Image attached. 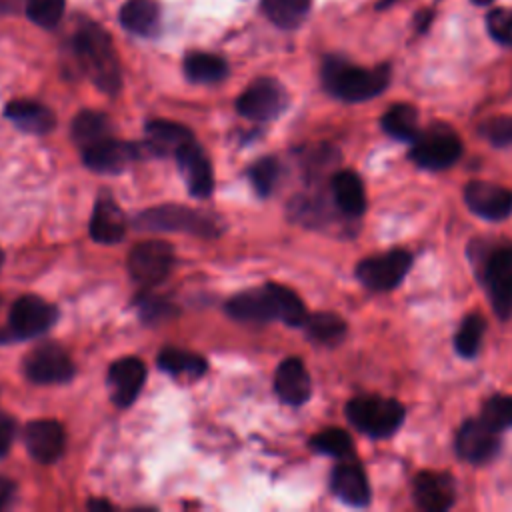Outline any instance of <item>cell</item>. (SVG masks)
I'll list each match as a JSON object with an SVG mask.
<instances>
[{"label":"cell","mask_w":512,"mask_h":512,"mask_svg":"<svg viewBox=\"0 0 512 512\" xmlns=\"http://www.w3.org/2000/svg\"><path fill=\"white\" fill-rule=\"evenodd\" d=\"M226 310L232 318L248 320V322H268L276 318V310L266 286L232 296L226 302Z\"/></svg>","instance_id":"obj_24"},{"label":"cell","mask_w":512,"mask_h":512,"mask_svg":"<svg viewBox=\"0 0 512 512\" xmlns=\"http://www.w3.org/2000/svg\"><path fill=\"white\" fill-rule=\"evenodd\" d=\"M500 450V432L490 428L482 418H468L456 434V452L462 460L484 464Z\"/></svg>","instance_id":"obj_12"},{"label":"cell","mask_w":512,"mask_h":512,"mask_svg":"<svg viewBox=\"0 0 512 512\" xmlns=\"http://www.w3.org/2000/svg\"><path fill=\"white\" fill-rule=\"evenodd\" d=\"M486 332V320L480 314H468L454 336V348L462 358H474L480 350Z\"/></svg>","instance_id":"obj_34"},{"label":"cell","mask_w":512,"mask_h":512,"mask_svg":"<svg viewBox=\"0 0 512 512\" xmlns=\"http://www.w3.org/2000/svg\"><path fill=\"white\" fill-rule=\"evenodd\" d=\"M58 310L46 302L40 296L26 294L20 296L8 316V326L4 332H0V340H24V338H34L42 332H46L54 322H56Z\"/></svg>","instance_id":"obj_7"},{"label":"cell","mask_w":512,"mask_h":512,"mask_svg":"<svg viewBox=\"0 0 512 512\" xmlns=\"http://www.w3.org/2000/svg\"><path fill=\"white\" fill-rule=\"evenodd\" d=\"M382 130L392 136L394 140H402V142H412L416 138L418 130V110L410 104H392L382 120H380Z\"/></svg>","instance_id":"obj_28"},{"label":"cell","mask_w":512,"mask_h":512,"mask_svg":"<svg viewBox=\"0 0 512 512\" xmlns=\"http://www.w3.org/2000/svg\"><path fill=\"white\" fill-rule=\"evenodd\" d=\"M112 136L110 118L96 110H82L72 120V138L80 148H86L98 140Z\"/></svg>","instance_id":"obj_29"},{"label":"cell","mask_w":512,"mask_h":512,"mask_svg":"<svg viewBox=\"0 0 512 512\" xmlns=\"http://www.w3.org/2000/svg\"><path fill=\"white\" fill-rule=\"evenodd\" d=\"M2 262H4V252L0 250V264H2Z\"/></svg>","instance_id":"obj_45"},{"label":"cell","mask_w":512,"mask_h":512,"mask_svg":"<svg viewBox=\"0 0 512 512\" xmlns=\"http://www.w3.org/2000/svg\"><path fill=\"white\" fill-rule=\"evenodd\" d=\"M274 310H276V318H280L282 322H286L288 326H302L306 320V308L304 302L300 300V296L296 292H292L290 288L282 286V284H266Z\"/></svg>","instance_id":"obj_31"},{"label":"cell","mask_w":512,"mask_h":512,"mask_svg":"<svg viewBox=\"0 0 512 512\" xmlns=\"http://www.w3.org/2000/svg\"><path fill=\"white\" fill-rule=\"evenodd\" d=\"M184 72L192 82L212 84L226 78L228 64L220 56L206 54V52H192L184 60Z\"/></svg>","instance_id":"obj_30"},{"label":"cell","mask_w":512,"mask_h":512,"mask_svg":"<svg viewBox=\"0 0 512 512\" xmlns=\"http://www.w3.org/2000/svg\"><path fill=\"white\" fill-rule=\"evenodd\" d=\"M336 208L350 218H358L366 210V192L360 176L352 170H338L330 180Z\"/></svg>","instance_id":"obj_22"},{"label":"cell","mask_w":512,"mask_h":512,"mask_svg":"<svg viewBox=\"0 0 512 512\" xmlns=\"http://www.w3.org/2000/svg\"><path fill=\"white\" fill-rule=\"evenodd\" d=\"M480 418L496 432L510 428L512 426V396H506V394L490 396L482 406Z\"/></svg>","instance_id":"obj_36"},{"label":"cell","mask_w":512,"mask_h":512,"mask_svg":"<svg viewBox=\"0 0 512 512\" xmlns=\"http://www.w3.org/2000/svg\"><path fill=\"white\" fill-rule=\"evenodd\" d=\"M302 326L314 342L326 344V346L340 342L346 334V322L338 314H332V312L310 314V316H306Z\"/></svg>","instance_id":"obj_32"},{"label":"cell","mask_w":512,"mask_h":512,"mask_svg":"<svg viewBox=\"0 0 512 512\" xmlns=\"http://www.w3.org/2000/svg\"><path fill=\"white\" fill-rule=\"evenodd\" d=\"M24 374L36 384H62L74 376V364L64 348L46 342L24 358Z\"/></svg>","instance_id":"obj_11"},{"label":"cell","mask_w":512,"mask_h":512,"mask_svg":"<svg viewBox=\"0 0 512 512\" xmlns=\"http://www.w3.org/2000/svg\"><path fill=\"white\" fill-rule=\"evenodd\" d=\"M280 176V164L274 158H260L248 170V178L260 196H268Z\"/></svg>","instance_id":"obj_38"},{"label":"cell","mask_w":512,"mask_h":512,"mask_svg":"<svg viewBox=\"0 0 512 512\" xmlns=\"http://www.w3.org/2000/svg\"><path fill=\"white\" fill-rule=\"evenodd\" d=\"M134 226L148 232H186L202 238H214L220 232L216 218L178 204L148 208L136 218Z\"/></svg>","instance_id":"obj_5"},{"label":"cell","mask_w":512,"mask_h":512,"mask_svg":"<svg viewBox=\"0 0 512 512\" xmlns=\"http://www.w3.org/2000/svg\"><path fill=\"white\" fill-rule=\"evenodd\" d=\"M330 488L338 500L348 506H368L370 502V484L364 470L358 464H338L330 476Z\"/></svg>","instance_id":"obj_21"},{"label":"cell","mask_w":512,"mask_h":512,"mask_svg":"<svg viewBox=\"0 0 512 512\" xmlns=\"http://www.w3.org/2000/svg\"><path fill=\"white\" fill-rule=\"evenodd\" d=\"M140 154V146L134 142L116 140L114 136H108L104 140H98L86 148H82L84 164L94 172H120L130 162H134Z\"/></svg>","instance_id":"obj_15"},{"label":"cell","mask_w":512,"mask_h":512,"mask_svg":"<svg viewBox=\"0 0 512 512\" xmlns=\"http://www.w3.org/2000/svg\"><path fill=\"white\" fill-rule=\"evenodd\" d=\"M4 114L14 126L28 134H48L56 124L52 110L34 100H12L6 104Z\"/></svg>","instance_id":"obj_23"},{"label":"cell","mask_w":512,"mask_h":512,"mask_svg":"<svg viewBox=\"0 0 512 512\" xmlns=\"http://www.w3.org/2000/svg\"><path fill=\"white\" fill-rule=\"evenodd\" d=\"M410 144V160L424 170L450 168L462 154L458 134L444 124H434L420 130Z\"/></svg>","instance_id":"obj_6"},{"label":"cell","mask_w":512,"mask_h":512,"mask_svg":"<svg viewBox=\"0 0 512 512\" xmlns=\"http://www.w3.org/2000/svg\"><path fill=\"white\" fill-rule=\"evenodd\" d=\"M146 380V366L140 358L126 356L116 360L108 370V386L112 400L118 406H130L142 390Z\"/></svg>","instance_id":"obj_18"},{"label":"cell","mask_w":512,"mask_h":512,"mask_svg":"<svg viewBox=\"0 0 512 512\" xmlns=\"http://www.w3.org/2000/svg\"><path fill=\"white\" fill-rule=\"evenodd\" d=\"M412 266V254L404 248L368 256L356 264V278L372 292L394 290Z\"/></svg>","instance_id":"obj_8"},{"label":"cell","mask_w":512,"mask_h":512,"mask_svg":"<svg viewBox=\"0 0 512 512\" xmlns=\"http://www.w3.org/2000/svg\"><path fill=\"white\" fill-rule=\"evenodd\" d=\"M274 390L278 398L290 406L304 404L312 394L310 374L300 358H286L276 368Z\"/></svg>","instance_id":"obj_19"},{"label":"cell","mask_w":512,"mask_h":512,"mask_svg":"<svg viewBox=\"0 0 512 512\" xmlns=\"http://www.w3.org/2000/svg\"><path fill=\"white\" fill-rule=\"evenodd\" d=\"M14 494H16V484L12 480L0 476V510L8 508L12 504Z\"/></svg>","instance_id":"obj_43"},{"label":"cell","mask_w":512,"mask_h":512,"mask_svg":"<svg viewBox=\"0 0 512 512\" xmlns=\"http://www.w3.org/2000/svg\"><path fill=\"white\" fill-rule=\"evenodd\" d=\"M118 18L128 32L138 36H154L160 28V8L154 0H128Z\"/></svg>","instance_id":"obj_26"},{"label":"cell","mask_w":512,"mask_h":512,"mask_svg":"<svg viewBox=\"0 0 512 512\" xmlns=\"http://www.w3.org/2000/svg\"><path fill=\"white\" fill-rule=\"evenodd\" d=\"M464 202L470 212L490 222L504 220L512 214V190L494 182H468L464 186Z\"/></svg>","instance_id":"obj_13"},{"label":"cell","mask_w":512,"mask_h":512,"mask_svg":"<svg viewBox=\"0 0 512 512\" xmlns=\"http://www.w3.org/2000/svg\"><path fill=\"white\" fill-rule=\"evenodd\" d=\"M194 140L192 132L172 120H152L146 124V146L158 154H176L186 142Z\"/></svg>","instance_id":"obj_25"},{"label":"cell","mask_w":512,"mask_h":512,"mask_svg":"<svg viewBox=\"0 0 512 512\" xmlns=\"http://www.w3.org/2000/svg\"><path fill=\"white\" fill-rule=\"evenodd\" d=\"M140 308H142V314L144 318H160V316H166L170 312V304L162 302V300H156V298H144L140 300Z\"/></svg>","instance_id":"obj_42"},{"label":"cell","mask_w":512,"mask_h":512,"mask_svg":"<svg viewBox=\"0 0 512 512\" xmlns=\"http://www.w3.org/2000/svg\"><path fill=\"white\" fill-rule=\"evenodd\" d=\"M158 366L176 378H188V380L200 378L208 368L206 360L200 354L180 350V348H164L158 354Z\"/></svg>","instance_id":"obj_27"},{"label":"cell","mask_w":512,"mask_h":512,"mask_svg":"<svg viewBox=\"0 0 512 512\" xmlns=\"http://www.w3.org/2000/svg\"><path fill=\"white\" fill-rule=\"evenodd\" d=\"M174 266V250L164 240H144L128 254L130 276L142 286H154L168 278Z\"/></svg>","instance_id":"obj_9"},{"label":"cell","mask_w":512,"mask_h":512,"mask_svg":"<svg viewBox=\"0 0 512 512\" xmlns=\"http://www.w3.org/2000/svg\"><path fill=\"white\" fill-rule=\"evenodd\" d=\"M126 216L112 196L102 194L92 210L90 236L100 244H114L126 234Z\"/></svg>","instance_id":"obj_20"},{"label":"cell","mask_w":512,"mask_h":512,"mask_svg":"<svg viewBox=\"0 0 512 512\" xmlns=\"http://www.w3.org/2000/svg\"><path fill=\"white\" fill-rule=\"evenodd\" d=\"M412 496L420 510L444 512L456 502L454 478L446 472H418L412 480Z\"/></svg>","instance_id":"obj_14"},{"label":"cell","mask_w":512,"mask_h":512,"mask_svg":"<svg viewBox=\"0 0 512 512\" xmlns=\"http://www.w3.org/2000/svg\"><path fill=\"white\" fill-rule=\"evenodd\" d=\"M348 422L370 438H388L404 422V406L394 398L356 396L346 404Z\"/></svg>","instance_id":"obj_4"},{"label":"cell","mask_w":512,"mask_h":512,"mask_svg":"<svg viewBox=\"0 0 512 512\" xmlns=\"http://www.w3.org/2000/svg\"><path fill=\"white\" fill-rule=\"evenodd\" d=\"M14 432H16V424L10 416L6 414H0V456H4L12 444V438H14Z\"/></svg>","instance_id":"obj_41"},{"label":"cell","mask_w":512,"mask_h":512,"mask_svg":"<svg viewBox=\"0 0 512 512\" xmlns=\"http://www.w3.org/2000/svg\"><path fill=\"white\" fill-rule=\"evenodd\" d=\"M310 448L314 452L334 456V458H350L354 454L352 438L342 428H324L310 438Z\"/></svg>","instance_id":"obj_35"},{"label":"cell","mask_w":512,"mask_h":512,"mask_svg":"<svg viewBox=\"0 0 512 512\" xmlns=\"http://www.w3.org/2000/svg\"><path fill=\"white\" fill-rule=\"evenodd\" d=\"M262 10L280 28H296L308 16L310 0H262Z\"/></svg>","instance_id":"obj_33"},{"label":"cell","mask_w":512,"mask_h":512,"mask_svg":"<svg viewBox=\"0 0 512 512\" xmlns=\"http://www.w3.org/2000/svg\"><path fill=\"white\" fill-rule=\"evenodd\" d=\"M66 0H26V16L42 26V28H54L62 16H64Z\"/></svg>","instance_id":"obj_37"},{"label":"cell","mask_w":512,"mask_h":512,"mask_svg":"<svg viewBox=\"0 0 512 512\" xmlns=\"http://www.w3.org/2000/svg\"><path fill=\"white\" fill-rule=\"evenodd\" d=\"M24 446L40 464L56 462L66 446V434L56 420H34L24 428Z\"/></svg>","instance_id":"obj_16"},{"label":"cell","mask_w":512,"mask_h":512,"mask_svg":"<svg viewBox=\"0 0 512 512\" xmlns=\"http://www.w3.org/2000/svg\"><path fill=\"white\" fill-rule=\"evenodd\" d=\"M468 254L478 280L486 288L492 310L500 320L512 318V244L472 242Z\"/></svg>","instance_id":"obj_2"},{"label":"cell","mask_w":512,"mask_h":512,"mask_svg":"<svg viewBox=\"0 0 512 512\" xmlns=\"http://www.w3.org/2000/svg\"><path fill=\"white\" fill-rule=\"evenodd\" d=\"M478 134L492 146L510 148L512 146V116H492L478 126Z\"/></svg>","instance_id":"obj_39"},{"label":"cell","mask_w":512,"mask_h":512,"mask_svg":"<svg viewBox=\"0 0 512 512\" xmlns=\"http://www.w3.org/2000/svg\"><path fill=\"white\" fill-rule=\"evenodd\" d=\"M390 82L388 64L362 68L342 58L330 56L322 64V84L338 100L364 102L386 90Z\"/></svg>","instance_id":"obj_3"},{"label":"cell","mask_w":512,"mask_h":512,"mask_svg":"<svg viewBox=\"0 0 512 512\" xmlns=\"http://www.w3.org/2000/svg\"><path fill=\"white\" fill-rule=\"evenodd\" d=\"M174 156H176L178 168L188 184L190 194H194L198 198H206L214 188V174H212V164H210L206 152L202 150V146L196 144L194 140H190Z\"/></svg>","instance_id":"obj_17"},{"label":"cell","mask_w":512,"mask_h":512,"mask_svg":"<svg viewBox=\"0 0 512 512\" xmlns=\"http://www.w3.org/2000/svg\"><path fill=\"white\" fill-rule=\"evenodd\" d=\"M72 50L84 74L106 94H116L122 86L120 62L112 40L104 28L94 22H84L74 38Z\"/></svg>","instance_id":"obj_1"},{"label":"cell","mask_w":512,"mask_h":512,"mask_svg":"<svg viewBox=\"0 0 512 512\" xmlns=\"http://www.w3.org/2000/svg\"><path fill=\"white\" fill-rule=\"evenodd\" d=\"M288 104L286 90L272 78H258L236 100V110L254 122H270L282 114Z\"/></svg>","instance_id":"obj_10"},{"label":"cell","mask_w":512,"mask_h":512,"mask_svg":"<svg viewBox=\"0 0 512 512\" xmlns=\"http://www.w3.org/2000/svg\"><path fill=\"white\" fill-rule=\"evenodd\" d=\"M474 2H476V4H488L490 0H474Z\"/></svg>","instance_id":"obj_44"},{"label":"cell","mask_w":512,"mask_h":512,"mask_svg":"<svg viewBox=\"0 0 512 512\" xmlns=\"http://www.w3.org/2000/svg\"><path fill=\"white\" fill-rule=\"evenodd\" d=\"M486 28L490 36L512 48V10L510 8H494L486 16Z\"/></svg>","instance_id":"obj_40"}]
</instances>
